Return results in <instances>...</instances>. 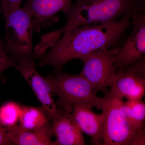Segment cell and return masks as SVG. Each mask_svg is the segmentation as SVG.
Masks as SVG:
<instances>
[{
  "mask_svg": "<svg viewBox=\"0 0 145 145\" xmlns=\"http://www.w3.org/2000/svg\"><path fill=\"white\" fill-rule=\"evenodd\" d=\"M72 114L81 131L91 138L92 144L102 145L105 121L104 114H96L90 108L82 105L73 107Z\"/></svg>",
  "mask_w": 145,
  "mask_h": 145,
  "instance_id": "11",
  "label": "cell"
},
{
  "mask_svg": "<svg viewBox=\"0 0 145 145\" xmlns=\"http://www.w3.org/2000/svg\"><path fill=\"white\" fill-rule=\"evenodd\" d=\"M22 105L9 101L0 106V124L5 129L18 125Z\"/></svg>",
  "mask_w": 145,
  "mask_h": 145,
  "instance_id": "16",
  "label": "cell"
},
{
  "mask_svg": "<svg viewBox=\"0 0 145 145\" xmlns=\"http://www.w3.org/2000/svg\"><path fill=\"white\" fill-rule=\"evenodd\" d=\"M6 21L5 47L16 63L35 55L32 46V17L27 9L20 8L4 16Z\"/></svg>",
  "mask_w": 145,
  "mask_h": 145,
  "instance_id": "5",
  "label": "cell"
},
{
  "mask_svg": "<svg viewBox=\"0 0 145 145\" xmlns=\"http://www.w3.org/2000/svg\"><path fill=\"white\" fill-rule=\"evenodd\" d=\"M130 11L120 20L111 23L85 25L67 29L49 50L39 57L37 66L50 65L56 72H61L66 64L74 59L81 60L100 50L116 44L131 26Z\"/></svg>",
  "mask_w": 145,
  "mask_h": 145,
  "instance_id": "1",
  "label": "cell"
},
{
  "mask_svg": "<svg viewBox=\"0 0 145 145\" xmlns=\"http://www.w3.org/2000/svg\"><path fill=\"white\" fill-rule=\"evenodd\" d=\"M72 0H27L24 7L32 17L34 31L38 32L42 27H48L57 22L56 14L62 11L66 16L72 6Z\"/></svg>",
  "mask_w": 145,
  "mask_h": 145,
  "instance_id": "10",
  "label": "cell"
},
{
  "mask_svg": "<svg viewBox=\"0 0 145 145\" xmlns=\"http://www.w3.org/2000/svg\"><path fill=\"white\" fill-rule=\"evenodd\" d=\"M49 77L55 95L58 97L56 104L63 111L72 112L76 105L102 109L104 98L96 96L93 86L80 73L72 75L58 72Z\"/></svg>",
  "mask_w": 145,
  "mask_h": 145,
  "instance_id": "3",
  "label": "cell"
},
{
  "mask_svg": "<svg viewBox=\"0 0 145 145\" xmlns=\"http://www.w3.org/2000/svg\"><path fill=\"white\" fill-rule=\"evenodd\" d=\"M119 108L121 114L133 126L144 128L145 118V104L141 100L120 101Z\"/></svg>",
  "mask_w": 145,
  "mask_h": 145,
  "instance_id": "15",
  "label": "cell"
},
{
  "mask_svg": "<svg viewBox=\"0 0 145 145\" xmlns=\"http://www.w3.org/2000/svg\"><path fill=\"white\" fill-rule=\"evenodd\" d=\"M52 133L56 140L52 145H85L82 131H81L72 112H65L52 123Z\"/></svg>",
  "mask_w": 145,
  "mask_h": 145,
  "instance_id": "12",
  "label": "cell"
},
{
  "mask_svg": "<svg viewBox=\"0 0 145 145\" xmlns=\"http://www.w3.org/2000/svg\"><path fill=\"white\" fill-rule=\"evenodd\" d=\"M133 29L128 39L115 56L117 72L131 64L145 53V12H134L131 15Z\"/></svg>",
  "mask_w": 145,
  "mask_h": 145,
  "instance_id": "9",
  "label": "cell"
},
{
  "mask_svg": "<svg viewBox=\"0 0 145 145\" xmlns=\"http://www.w3.org/2000/svg\"><path fill=\"white\" fill-rule=\"evenodd\" d=\"M15 67L25 78L44 109L47 117L52 123L64 114L57 106L54 100L55 95L51 80L44 78L36 70L32 60L24 59L17 63Z\"/></svg>",
  "mask_w": 145,
  "mask_h": 145,
  "instance_id": "8",
  "label": "cell"
},
{
  "mask_svg": "<svg viewBox=\"0 0 145 145\" xmlns=\"http://www.w3.org/2000/svg\"><path fill=\"white\" fill-rule=\"evenodd\" d=\"M23 0H1L0 13L5 16L7 14L20 8Z\"/></svg>",
  "mask_w": 145,
  "mask_h": 145,
  "instance_id": "18",
  "label": "cell"
},
{
  "mask_svg": "<svg viewBox=\"0 0 145 145\" xmlns=\"http://www.w3.org/2000/svg\"><path fill=\"white\" fill-rule=\"evenodd\" d=\"M145 58L143 55L135 62L117 72L110 90L105 96L123 100H141L145 94Z\"/></svg>",
  "mask_w": 145,
  "mask_h": 145,
  "instance_id": "7",
  "label": "cell"
},
{
  "mask_svg": "<svg viewBox=\"0 0 145 145\" xmlns=\"http://www.w3.org/2000/svg\"><path fill=\"white\" fill-rule=\"evenodd\" d=\"M11 144L5 129L0 124V145Z\"/></svg>",
  "mask_w": 145,
  "mask_h": 145,
  "instance_id": "19",
  "label": "cell"
},
{
  "mask_svg": "<svg viewBox=\"0 0 145 145\" xmlns=\"http://www.w3.org/2000/svg\"><path fill=\"white\" fill-rule=\"evenodd\" d=\"M130 11L145 12V0H77L63 27L115 22Z\"/></svg>",
  "mask_w": 145,
  "mask_h": 145,
  "instance_id": "2",
  "label": "cell"
},
{
  "mask_svg": "<svg viewBox=\"0 0 145 145\" xmlns=\"http://www.w3.org/2000/svg\"><path fill=\"white\" fill-rule=\"evenodd\" d=\"M101 110L105 121L102 145H144V128H137L121 114L120 99L104 96Z\"/></svg>",
  "mask_w": 145,
  "mask_h": 145,
  "instance_id": "4",
  "label": "cell"
},
{
  "mask_svg": "<svg viewBox=\"0 0 145 145\" xmlns=\"http://www.w3.org/2000/svg\"><path fill=\"white\" fill-rule=\"evenodd\" d=\"M16 61L8 55L5 47V40L0 39V79L6 69L16 67Z\"/></svg>",
  "mask_w": 145,
  "mask_h": 145,
  "instance_id": "17",
  "label": "cell"
},
{
  "mask_svg": "<svg viewBox=\"0 0 145 145\" xmlns=\"http://www.w3.org/2000/svg\"><path fill=\"white\" fill-rule=\"evenodd\" d=\"M119 49L103 48L81 59L84 67L80 73L93 86L96 93L104 92L108 86L112 85L117 74L114 61Z\"/></svg>",
  "mask_w": 145,
  "mask_h": 145,
  "instance_id": "6",
  "label": "cell"
},
{
  "mask_svg": "<svg viewBox=\"0 0 145 145\" xmlns=\"http://www.w3.org/2000/svg\"><path fill=\"white\" fill-rule=\"evenodd\" d=\"M52 123L34 129L24 128L19 125L6 130L11 144L52 145Z\"/></svg>",
  "mask_w": 145,
  "mask_h": 145,
  "instance_id": "13",
  "label": "cell"
},
{
  "mask_svg": "<svg viewBox=\"0 0 145 145\" xmlns=\"http://www.w3.org/2000/svg\"><path fill=\"white\" fill-rule=\"evenodd\" d=\"M19 125L28 129H37L50 123L42 106L40 107L22 106Z\"/></svg>",
  "mask_w": 145,
  "mask_h": 145,
  "instance_id": "14",
  "label": "cell"
}]
</instances>
